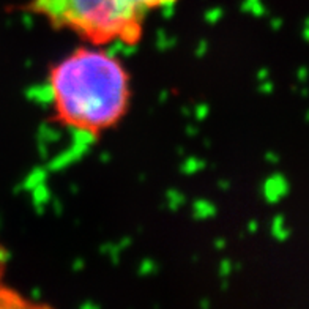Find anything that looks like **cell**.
Wrapping results in <instances>:
<instances>
[{
	"mask_svg": "<svg viewBox=\"0 0 309 309\" xmlns=\"http://www.w3.org/2000/svg\"><path fill=\"white\" fill-rule=\"evenodd\" d=\"M49 90L60 118L82 131L114 125L130 97L125 68L100 49H81L63 58L51 73Z\"/></svg>",
	"mask_w": 309,
	"mask_h": 309,
	"instance_id": "obj_1",
	"label": "cell"
},
{
	"mask_svg": "<svg viewBox=\"0 0 309 309\" xmlns=\"http://www.w3.org/2000/svg\"><path fill=\"white\" fill-rule=\"evenodd\" d=\"M35 8L93 41L131 40L144 10L137 0H35Z\"/></svg>",
	"mask_w": 309,
	"mask_h": 309,
	"instance_id": "obj_2",
	"label": "cell"
},
{
	"mask_svg": "<svg viewBox=\"0 0 309 309\" xmlns=\"http://www.w3.org/2000/svg\"><path fill=\"white\" fill-rule=\"evenodd\" d=\"M142 8H152V6H162L170 3L172 0H137Z\"/></svg>",
	"mask_w": 309,
	"mask_h": 309,
	"instance_id": "obj_3",
	"label": "cell"
}]
</instances>
